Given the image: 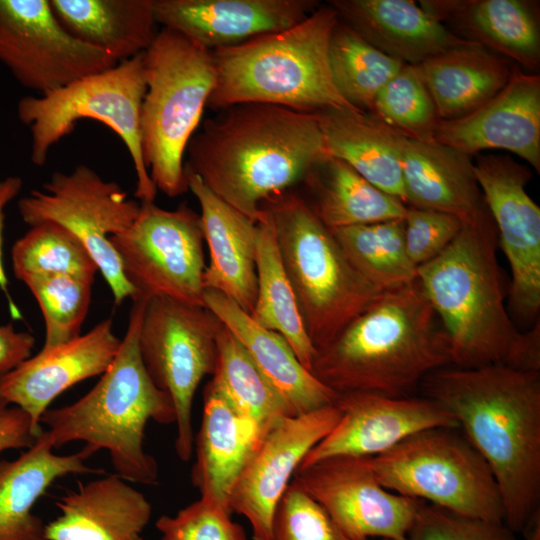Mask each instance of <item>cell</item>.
I'll return each mask as SVG.
<instances>
[{
  "instance_id": "obj_1",
  "label": "cell",
  "mask_w": 540,
  "mask_h": 540,
  "mask_svg": "<svg viewBox=\"0 0 540 540\" xmlns=\"http://www.w3.org/2000/svg\"><path fill=\"white\" fill-rule=\"evenodd\" d=\"M488 464L501 495L504 524L523 532L539 513L540 371L505 365L447 366L421 381Z\"/></svg>"
},
{
  "instance_id": "obj_2",
  "label": "cell",
  "mask_w": 540,
  "mask_h": 540,
  "mask_svg": "<svg viewBox=\"0 0 540 540\" xmlns=\"http://www.w3.org/2000/svg\"><path fill=\"white\" fill-rule=\"evenodd\" d=\"M186 153L185 169L254 222L266 200L301 184L329 156L315 113L261 103L220 110Z\"/></svg>"
},
{
  "instance_id": "obj_3",
  "label": "cell",
  "mask_w": 540,
  "mask_h": 540,
  "mask_svg": "<svg viewBox=\"0 0 540 540\" xmlns=\"http://www.w3.org/2000/svg\"><path fill=\"white\" fill-rule=\"evenodd\" d=\"M497 246L484 203L444 251L417 267V280L447 337L451 366L540 371L539 321L527 332L515 327L505 307Z\"/></svg>"
},
{
  "instance_id": "obj_4",
  "label": "cell",
  "mask_w": 540,
  "mask_h": 540,
  "mask_svg": "<svg viewBox=\"0 0 540 540\" xmlns=\"http://www.w3.org/2000/svg\"><path fill=\"white\" fill-rule=\"evenodd\" d=\"M451 365L447 337L416 279L386 290L317 350L310 372L336 394L397 398Z\"/></svg>"
},
{
  "instance_id": "obj_5",
  "label": "cell",
  "mask_w": 540,
  "mask_h": 540,
  "mask_svg": "<svg viewBox=\"0 0 540 540\" xmlns=\"http://www.w3.org/2000/svg\"><path fill=\"white\" fill-rule=\"evenodd\" d=\"M128 327L113 362L97 384L72 404L48 409L40 423L54 448L82 441L90 455L106 450L115 474L128 482L155 485L156 460L144 449L149 421L175 423L170 398L151 380L141 359L138 335L147 300H132Z\"/></svg>"
},
{
  "instance_id": "obj_6",
  "label": "cell",
  "mask_w": 540,
  "mask_h": 540,
  "mask_svg": "<svg viewBox=\"0 0 540 540\" xmlns=\"http://www.w3.org/2000/svg\"><path fill=\"white\" fill-rule=\"evenodd\" d=\"M337 22L333 8L320 5L290 28L213 50L216 80L207 108L261 103L306 113L331 108L362 112L333 82L328 51Z\"/></svg>"
},
{
  "instance_id": "obj_7",
  "label": "cell",
  "mask_w": 540,
  "mask_h": 540,
  "mask_svg": "<svg viewBox=\"0 0 540 540\" xmlns=\"http://www.w3.org/2000/svg\"><path fill=\"white\" fill-rule=\"evenodd\" d=\"M284 270L316 351L327 346L386 290L366 279L293 189L266 200Z\"/></svg>"
},
{
  "instance_id": "obj_8",
  "label": "cell",
  "mask_w": 540,
  "mask_h": 540,
  "mask_svg": "<svg viewBox=\"0 0 540 540\" xmlns=\"http://www.w3.org/2000/svg\"><path fill=\"white\" fill-rule=\"evenodd\" d=\"M143 66V160L157 191L175 198L189 191L184 156L215 85L213 54L162 27L143 53Z\"/></svg>"
},
{
  "instance_id": "obj_9",
  "label": "cell",
  "mask_w": 540,
  "mask_h": 540,
  "mask_svg": "<svg viewBox=\"0 0 540 540\" xmlns=\"http://www.w3.org/2000/svg\"><path fill=\"white\" fill-rule=\"evenodd\" d=\"M145 91L142 53L47 94L22 97L16 110L31 133L32 163L45 165L51 148L69 135L79 120H96L125 144L137 178L135 197L140 202H154L157 189L143 160L140 137Z\"/></svg>"
},
{
  "instance_id": "obj_10",
  "label": "cell",
  "mask_w": 540,
  "mask_h": 540,
  "mask_svg": "<svg viewBox=\"0 0 540 540\" xmlns=\"http://www.w3.org/2000/svg\"><path fill=\"white\" fill-rule=\"evenodd\" d=\"M459 428L418 432L368 457L386 489L454 513L504 523L498 485L483 457Z\"/></svg>"
},
{
  "instance_id": "obj_11",
  "label": "cell",
  "mask_w": 540,
  "mask_h": 540,
  "mask_svg": "<svg viewBox=\"0 0 540 540\" xmlns=\"http://www.w3.org/2000/svg\"><path fill=\"white\" fill-rule=\"evenodd\" d=\"M222 326L205 306L167 297L147 300L143 311L139 352L151 380L172 402L175 450L183 462L193 455L194 395L203 378L214 372Z\"/></svg>"
},
{
  "instance_id": "obj_12",
  "label": "cell",
  "mask_w": 540,
  "mask_h": 540,
  "mask_svg": "<svg viewBox=\"0 0 540 540\" xmlns=\"http://www.w3.org/2000/svg\"><path fill=\"white\" fill-rule=\"evenodd\" d=\"M18 210L29 226L50 221L72 232L94 259L114 302L133 299L134 289L123 274L109 238L132 225L140 202L129 199L119 184L79 164L70 173H52L43 190H32L20 199Z\"/></svg>"
},
{
  "instance_id": "obj_13",
  "label": "cell",
  "mask_w": 540,
  "mask_h": 540,
  "mask_svg": "<svg viewBox=\"0 0 540 540\" xmlns=\"http://www.w3.org/2000/svg\"><path fill=\"white\" fill-rule=\"evenodd\" d=\"M109 240L134 289L132 300L167 297L204 306L205 240L200 214L192 208L140 202L132 225Z\"/></svg>"
},
{
  "instance_id": "obj_14",
  "label": "cell",
  "mask_w": 540,
  "mask_h": 540,
  "mask_svg": "<svg viewBox=\"0 0 540 540\" xmlns=\"http://www.w3.org/2000/svg\"><path fill=\"white\" fill-rule=\"evenodd\" d=\"M0 63L44 95L119 62L68 33L49 0H0Z\"/></svg>"
},
{
  "instance_id": "obj_15",
  "label": "cell",
  "mask_w": 540,
  "mask_h": 540,
  "mask_svg": "<svg viewBox=\"0 0 540 540\" xmlns=\"http://www.w3.org/2000/svg\"><path fill=\"white\" fill-rule=\"evenodd\" d=\"M473 164L510 267V308L517 320L530 324L540 311V208L526 191L531 167L493 154L477 155Z\"/></svg>"
},
{
  "instance_id": "obj_16",
  "label": "cell",
  "mask_w": 540,
  "mask_h": 540,
  "mask_svg": "<svg viewBox=\"0 0 540 540\" xmlns=\"http://www.w3.org/2000/svg\"><path fill=\"white\" fill-rule=\"evenodd\" d=\"M352 540H406L420 500L376 479L368 457L334 456L300 466L292 478Z\"/></svg>"
},
{
  "instance_id": "obj_17",
  "label": "cell",
  "mask_w": 540,
  "mask_h": 540,
  "mask_svg": "<svg viewBox=\"0 0 540 540\" xmlns=\"http://www.w3.org/2000/svg\"><path fill=\"white\" fill-rule=\"evenodd\" d=\"M340 416L333 403L308 413L281 417L264 432L228 500L232 514L248 520L253 540H273L275 510L290 480Z\"/></svg>"
},
{
  "instance_id": "obj_18",
  "label": "cell",
  "mask_w": 540,
  "mask_h": 540,
  "mask_svg": "<svg viewBox=\"0 0 540 540\" xmlns=\"http://www.w3.org/2000/svg\"><path fill=\"white\" fill-rule=\"evenodd\" d=\"M334 405L340 419L300 466L334 456L373 457L418 432L459 428L451 413L425 396L394 398L351 392L337 394Z\"/></svg>"
},
{
  "instance_id": "obj_19",
  "label": "cell",
  "mask_w": 540,
  "mask_h": 540,
  "mask_svg": "<svg viewBox=\"0 0 540 540\" xmlns=\"http://www.w3.org/2000/svg\"><path fill=\"white\" fill-rule=\"evenodd\" d=\"M433 140L470 157L501 149L540 172V76L513 65L506 85L471 113L440 120Z\"/></svg>"
},
{
  "instance_id": "obj_20",
  "label": "cell",
  "mask_w": 540,
  "mask_h": 540,
  "mask_svg": "<svg viewBox=\"0 0 540 540\" xmlns=\"http://www.w3.org/2000/svg\"><path fill=\"white\" fill-rule=\"evenodd\" d=\"M121 345L105 319L90 331L61 345L42 348L11 371L0 375V399L26 412L37 432L40 419L61 393L88 378L102 375Z\"/></svg>"
},
{
  "instance_id": "obj_21",
  "label": "cell",
  "mask_w": 540,
  "mask_h": 540,
  "mask_svg": "<svg viewBox=\"0 0 540 540\" xmlns=\"http://www.w3.org/2000/svg\"><path fill=\"white\" fill-rule=\"evenodd\" d=\"M320 5L315 0H153L157 24L211 51L290 28Z\"/></svg>"
},
{
  "instance_id": "obj_22",
  "label": "cell",
  "mask_w": 540,
  "mask_h": 540,
  "mask_svg": "<svg viewBox=\"0 0 540 540\" xmlns=\"http://www.w3.org/2000/svg\"><path fill=\"white\" fill-rule=\"evenodd\" d=\"M188 189L199 202L209 250L205 290L222 293L251 315L257 296V222L217 197L195 173L185 169Z\"/></svg>"
},
{
  "instance_id": "obj_23",
  "label": "cell",
  "mask_w": 540,
  "mask_h": 540,
  "mask_svg": "<svg viewBox=\"0 0 540 540\" xmlns=\"http://www.w3.org/2000/svg\"><path fill=\"white\" fill-rule=\"evenodd\" d=\"M456 36L536 73L540 67L538 4L529 0H421Z\"/></svg>"
},
{
  "instance_id": "obj_24",
  "label": "cell",
  "mask_w": 540,
  "mask_h": 540,
  "mask_svg": "<svg viewBox=\"0 0 540 540\" xmlns=\"http://www.w3.org/2000/svg\"><path fill=\"white\" fill-rule=\"evenodd\" d=\"M328 5L369 44L404 64L415 66L448 49L472 44L412 0H330Z\"/></svg>"
},
{
  "instance_id": "obj_25",
  "label": "cell",
  "mask_w": 540,
  "mask_h": 540,
  "mask_svg": "<svg viewBox=\"0 0 540 540\" xmlns=\"http://www.w3.org/2000/svg\"><path fill=\"white\" fill-rule=\"evenodd\" d=\"M59 515L45 524V540H145L152 506L116 474L68 491L56 502Z\"/></svg>"
},
{
  "instance_id": "obj_26",
  "label": "cell",
  "mask_w": 540,
  "mask_h": 540,
  "mask_svg": "<svg viewBox=\"0 0 540 540\" xmlns=\"http://www.w3.org/2000/svg\"><path fill=\"white\" fill-rule=\"evenodd\" d=\"M203 396L201 425L193 445L191 482L202 497L229 509L233 486L265 431L208 383Z\"/></svg>"
},
{
  "instance_id": "obj_27",
  "label": "cell",
  "mask_w": 540,
  "mask_h": 540,
  "mask_svg": "<svg viewBox=\"0 0 540 540\" xmlns=\"http://www.w3.org/2000/svg\"><path fill=\"white\" fill-rule=\"evenodd\" d=\"M203 301L204 306L241 343L297 415L334 403L337 394L301 364L283 336L257 324L248 313L220 292L205 290Z\"/></svg>"
},
{
  "instance_id": "obj_28",
  "label": "cell",
  "mask_w": 540,
  "mask_h": 540,
  "mask_svg": "<svg viewBox=\"0 0 540 540\" xmlns=\"http://www.w3.org/2000/svg\"><path fill=\"white\" fill-rule=\"evenodd\" d=\"M45 430L14 460H0V540H44L45 524L32 513L37 500L59 478L69 474H104L86 465L84 448L58 455Z\"/></svg>"
},
{
  "instance_id": "obj_29",
  "label": "cell",
  "mask_w": 540,
  "mask_h": 540,
  "mask_svg": "<svg viewBox=\"0 0 540 540\" xmlns=\"http://www.w3.org/2000/svg\"><path fill=\"white\" fill-rule=\"evenodd\" d=\"M400 164L408 207L446 212L463 221L485 203L472 157L452 147L403 137Z\"/></svg>"
},
{
  "instance_id": "obj_30",
  "label": "cell",
  "mask_w": 540,
  "mask_h": 540,
  "mask_svg": "<svg viewBox=\"0 0 540 540\" xmlns=\"http://www.w3.org/2000/svg\"><path fill=\"white\" fill-rule=\"evenodd\" d=\"M315 114L329 156L407 205L400 164L403 135L370 113L331 108Z\"/></svg>"
},
{
  "instance_id": "obj_31",
  "label": "cell",
  "mask_w": 540,
  "mask_h": 540,
  "mask_svg": "<svg viewBox=\"0 0 540 540\" xmlns=\"http://www.w3.org/2000/svg\"><path fill=\"white\" fill-rule=\"evenodd\" d=\"M513 63L477 44L448 49L415 65L439 120L463 117L497 94Z\"/></svg>"
},
{
  "instance_id": "obj_32",
  "label": "cell",
  "mask_w": 540,
  "mask_h": 540,
  "mask_svg": "<svg viewBox=\"0 0 540 540\" xmlns=\"http://www.w3.org/2000/svg\"><path fill=\"white\" fill-rule=\"evenodd\" d=\"M62 27L117 62L144 53L159 30L153 0H49Z\"/></svg>"
},
{
  "instance_id": "obj_33",
  "label": "cell",
  "mask_w": 540,
  "mask_h": 540,
  "mask_svg": "<svg viewBox=\"0 0 540 540\" xmlns=\"http://www.w3.org/2000/svg\"><path fill=\"white\" fill-rule=\"evenodd\" d=\"M305 201L328 228L404 219L408 206L362 177L343 160L328 156L307 174L302 183Z\"/></svg>"
},
{
  "instance_id": "obj_34",
  "label": "cell",
  "mask_w": 540,
  "mask_h": 540,
  "mask_svg": "<svg viewBox=\"0 0 540 540\" xmlns=\"http://www.w3.org/2000/svg\"><path fill=\"white\" fill-rule=\"evenodd\" d=\"M257 222V296L252 319L279 333L301 364L311 370L316 349L305 330L290 281L284 270L270 213L262 208Z\"/></svg>"
},
{
  "instance_id": "obj_35",
  "label": "cell",
  "mask_w": 540,
  "mask_h": 540,
  "mask_svg": "<svg viewBox=\"0 0 540 540\" xmlns=\"http://www.w3.org/2000/svg\"><path fill=\"white\" fill-rule=\"evenodd\" d=\"M208 384L264 431L281 417L297 415L224 325L218 334L217 360Z\"/></svg>"
},
{
  "instance_id": "obj_36",
  "label": "cell",
  "mask_w": 540,
  "mask_h": 540,
  "mask_svg": "<svg viewBox=\"0 0 540 540\" xmlns=\"http://www.w3.org/2000/svg\"><path fill=\"white\" fill-rule=\"evenodd\" d=\"M328 54L338 92L365 113L372 112L378 93L405 65L369 44L339 19L330 37Z\"/></svg>"
},
{
  "instance_id": "obj_37",
  "label": "cell",
  "mask_w": 540,
  "mask_h": 540,
  "mask_svg": "<svg viewBox=\"0 0 540 540\" xmlns=\"http://www.w3.org/2000/svg\"><path fill=\"white\" fill-rule=\"evenodd\" d=\"M15 277L62 274L94 281L98 266L84 244L68 229L50 221L34 226L11 250Z\"/></svg>"
},
{
  "instance_id": "obj_38",
  "label": "cell",
  "mask_w": 540,
  "mask_h": 540,
  "mask_svg": "<svg viewBox=\"0 0 540 540\" xmlns=\"http://www.w3.org/2000/svg\"><path fill=\"white\" fill-rule=\"evenodd\" d=\"M21 281L36 299L43 315L42 348L55 347L81 335L94 281L62 274L29 275Z\"/></svg>"
},
{
  "instance_id": "obj_39",
  "label": "cell",
  "mask_w": 540,
  "mask_h": 540,
  "mask_svg": "<svg viewBox=\"0 0 540 540\" xmlns=\"http://www.w3.org/2000/svg\"><path fill=\"white\" fill-rule=\"evenodd\" d=\"M407 138L433 140L436 107L416 66L405 64L378 93L370 113Z\"/></svg>"
},
{
  "instance_id": "obj_40",
  "label": "cell",
  "mask_w": 540,
  "mask_h": 540,
  "mask_svg": "<svg viewBox=\"0 0 540 540\" xmlns=\"http://www.w3.org/2000/svg\"><path fill=\"white\" fill-rule=\"evenodd\" d=\"M155 526L160 540H248L228 508L202 496L174 516H160Z\"/></svg>"
},
{
  "instance_id": "obj_41",
  "label": "cell",
  "mask_w": 540,
  "mask_h": 540,
  "mask_svg": "<svg viewBox=\"0 0 540 540\" xmlns=\"http://www.w3.org/2000/svg\"><path fill=\"white\" fill-rule=\"evenodd\" d=\"M272 535L273 540H352L317 501L292 482L276 507Z\"/></svg>"
},
{
  "instance_id": "obj_42",
  "label": "cell",
  "mask_w": 540,
  "mask_h": 540,
  "mask_svg": "<svg viewBox=\"0 0 540 540\" xmlns=\"http://www.w3.org/2000/svg\"><path fill=\"white\" fill-rule=\"evenodd\" d=\"M503 522L468 517L420 501L406 540H517Z\"/></svg>"
},
{
  "instance_id": "obj_43",
  "label": "cell",
  "mask_w": 540,
  "mask_h": 540,
  "mask_svg": "<svg viewBox=\"0 0 540 540\" xmlns=\"http://www.w3.org/2000/svg\"><path fill=\"white\" fill-rule=\"evenodd\" d=\"M331 232L352 265L370 282L383 290L409 284L386 257L373 224L337 228Z\"/></svg>"
},
{
  "instance_id": "obj_44",
  "label": "cell",
  "mask_w": 540,
  "mask_h": 540,
  "mask_svg": "<svg viewBox=\"0 0 540 540\" xmlns=\"http://www.w3.org/2000/svg\"><path fill=\"white\" fill-rule=\"evenodd\" d=\"M462 223L460 218L446 212L408 207L405 241L413 265L418 267L437 257L456 238Z\"/></svg>"
},
{
  "instance_id": "obj_45",
  "label": "cell",
  "mask_w": 540,
  "mask_h": 540,
  "mask_svg": "<svg viewBox=\"0 0 540 540\" xmlns=\"http://www.w3.org/2000/svg\"><path fill=\"white\" fill-rule=\"evenodd\" d=\"M40 434L26 412L0 399V453L8 449H28Z\"/></svg>"
},
{
  "instance_id": "obj_46",
  "label": "cell",
  "mask_w": 540,
  "mask_h": 540,
  "mask_svg": "<svg viewBox=\"0 0 540 540\" xmlns=\"http://www.w3.org/2000/svg\"><path fill=\"white\" fill-rule=\"evenodd\" d=\"M35 344L28 332H18L10 323L0 325V375L17 367L31 356Z\"/></svg>"
},
{
  "instance_id": "obj_47",
  "label": "cell",
  "mask_w": 540,
  "mask_h": 540,
  "mask_svg": "<svg viewBox=\"0 0 540 540\" xmlns=\"http://www.w3.org/2000/svg\"><path fill=\"white\" fill-rule=\"evenodd\" d=\"M23 180L18 176H9L0 180V288L7 293L8 280L2 259L3 232L6 206L20 193Z\"/></svg>"
},
{
  "instance_id": "obj_48",
  "label": "cell",
  "mask_w": 540,
  "mask_h": 540,
  "mask_svg": "<svg viewBox=\"0 0 540 540\" xmlns=\"http://www.w3.org/2000/svg\"><path fill=\"white\" fill-rule=\"evenodd\" d=\"M381 540H385V539H381Z\"/></svg>"
},
{
  "instance_id": "obj_49",
  "label": "cell",
  "mask_w": 540,
  "mask_h": 540,
  "mask_svg": "<svg viewBox=\"0 0 540 540\" xmlns=\"http://www.w3.org/2000/svg\"><path fill=\"white\" fill-rule=\"evenodd\" d=\"M45 540V539H44Z\"/></svg>"
}]
</instances>
